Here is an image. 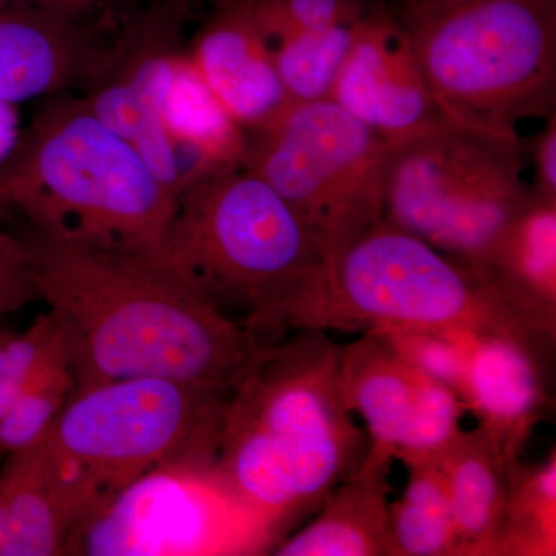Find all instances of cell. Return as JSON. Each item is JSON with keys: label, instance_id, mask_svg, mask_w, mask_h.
<instances>
[{"label": "cell", "instance_id": "6da1fadb", "mask_svg": "<svg viewBox=\"0 0 556 556\" xmlns=\"http://www.w3.org/2000/svg\"><path fill=\"white\" fill-rule=\"evenodd\" d=\"M76 390L161 378L230 397L273 340L222 313L163 255L20 236Z\"/></svg>", "mask_w": 556, "mask_h": 556}, {"label": "cell", "instance_id": "7a4b0ae2", "mask_svg": "<svg viewBox=\"0 0 556 556\" xmlns=\"http://www.w3.org/2000/svg\"><path fill=\"white\" fill-rule=\"evenodd\" d=\"M342 348L324 329L274 340L226 404L219 478L277 543L367 455L343 396Z\"/></svg>", "mask_w": 556, "mask_h": 556}, {"label": "cell", "instance_id": "3957f363", "mask_svg": "<svg viewBox=\"0 0 556 556\" xmlns=\"http://www.w3.org/2000/svg\"><path fill=\"white\" fill-rule=\"evenodd\" d=\"M177 197L83 98L47 104L0 166V212L83 247L161 255Z\"/></svg>", "mask_w": 556, "mask_h": 556}, {"label": "cell", "instance_id": "277c9868", "mask_svg": "<svg viewBox=\"0 0 556 556\" xmlns=\"http://www.w3.org/2000/svg\"><path fill=\"white\" fill-rule=\"evenodd\" d=\"M442 115L500 137L556 113V0H383Z\"/></svg>", "mask_w": 556, "mask_h": 556}, {"label": "cell", "instance_id": "5b68a950", "mask_svg": "<svg viewBox=\"0 0 556 556\" xmlns=\"http://www.w3.org/2000/svg\"><path fill=\"white\" fill-rule=\"evenodd\" d=\"M281 331L420 328L538 338L485 278L386 218L320 266L278 316Z\"/></svg>", "mask_w": 556, "mask_h": 556}, {"label": "cell", "instance_id": "8992f818", "mask_svg": "<svg viewBox=\"0 0 556 556\" xmlns=\"http://www.w3.org/2000/svg\"><path fill=\"white\" fill-rule=\"evenodd\" d=\"M161 255L265 340L278 309L324 263L287 201L247 167L207 175L179 193Z\"/></svg>", "mask_w": 556, "mask_h": 556}, {"label": "cell", "instance_id": "52a82bcc", "mask_svg": "<svg viewBox=\"0 0 556 556\" xmlns=\"http://www.w3.org/2000/svg\"><path fill=\"white\" fill-rule=\"evenodd\" d=\"M526 148L447 118L387 142L383 218L481 274L533 195Z\"/></svg>", "mask_w": 556, "mask_h": 556}, {"label": "cell", "instance_id": "ba28073f", "mask_svg": "<svg viewBox=\"0 0 556 556\" xmlns=\"http://www.w3.org/2000/svg\"><path fill=\"white\" fill-rule=\"evenodd\" d=\"M228 399L172 379L97 383L75 390L40 441L104 508L160 468L217 467Z\"/></svg>", "mask_w": 556, "mask_h": 556}, {"label": "cell", "instance_id": "9c48e42d", "mask_svg": "<svg viewBox=\"0 0 556 556\" xmlns=\"http://www.w3.org/2000/svg\"><path fill=\"white\" fill-rule=\"evenodd\" d=\"M387 142L328 100L291 104L247 131L243 167L287 201L324 262L383 217Z\"/></svg>", "mask_w": 556, "mask_h": 556}, {"label": "cell", "instance_id": "30bf717a", "mask_svg": "<svg viewBox=\"0 0 556 556\" xmlns=\"http://www.w3.org/2000/svg\"><path fill=\"white\" fill-rule=\"evenodd\" d=\"M343 396L365 420L369 447L405 467L438 463L466 412L455 391L407 364L376 329L342 348Z\"/></svg>", "mask_w": 556, "mask_h": 556}, {"label": "cell", "instance_id": "8fae6325", "mask_svg": "<svg viewBox=\"0 0 556 556\" xmlns=\"http://www.w3.org/2000/svg\"><path fill=\"white\" fill-rule=\"evenodd\" d=\"M100 28L25 0H0V102L17 105L97 83L119 54Z\"/></svg>", "mask_w": 556, "mask_h": 556}, {"label": "cell", "instance_id": "7c38bea8", "mask_svg": "<svg viewBox=\"0 0 556 556\" xmlns=\"http://www.w3.org/2000/svg\"><path fill=\"white\" fill-rule=\"evenodd\" d=\"M331 100L386 142L413 137L445 118L407 38L383 5L358 22Z\"/></svg>", "mask_w": 556, "mask_h": 556}, {"label": "cell", "instance_id": "4fadbf2b", "mask_svg": "<svg viewBox=\"0 0 556 556\" xmlns=\"http://www.w3.org/2000/svg\"><path fill=\"white\" fill-rule=\"evenodd\" d=\"M189 61L226 113L244 131L268 126L292 104L273 46L249 0H218L190 42Z\"/></svg>", "mask_w": 556, "mask_h": 556}, {"label": "cell", "instance_id": "5bb4252c", "mask_svg": "<svg viewBox=\"0 0 556 556\" xmlns=\"http://www.w3.org/2000/svg\"><path fill=\"white\" fill-rule=\"evenodd\" d=\"M7 456L0 471V556L65 554L100 514V501L42 441Z\"/></svg>", "mask_w": 556, "mask_h": 556}, {"label": "cell", "instance_id": "9a60e30c", "mask_svg": "<svg viewBox=\"0 0 556 556\" xmlns=\"http://www.w3.org/2000/svg\"><path fill=\"white\" fill-rule=\"evenodd\" d=\"M535 348L503 334H477L459 399L506 460L519 459L546 394Z\"/></svg>", "mask_w": 556, "mask_h": 556}, {"label": "cell", "instance_id": "2e32d148", "mask_svg": "<svg viewBox=\"0 0 556 556\" xmlns=\"http://www.w3.org/2000/svg\"><path fill=\"white\" fill-rule=\"evenodd\" d=\"M393 456L368 445L361 466L329 492L309 522L274 546L278 556H390Z\"/></svg>", "mask_w": 556, "mask_h": 556}, {"label": "cell", "instance_id": "e0dca14e", "mask_svg": "<svg viewBox=\"0 0 556 556\" xmlns=\"http://www.w3.org/2000/svg\"><path fill=\"white\" fill-rule=\"evenodd\" d=\"M479 276L547 343L556 332V200L533 190Z\"/></svg>", "mask_w": 556, "mask_h": 556}, {"label": "cell", "instance_id": "ac0fdd59", "mask_svg": "<svg viewBox=\"0 0 556 556\" xmlns=\"http://www.w3.org/2000/svg\"><path fill=\"white\" fill-rule=\"evenodd\" d=\"M447 486L457 555L496 556L507 464L481 427L460 430L438 459Z\"/></svg>", "mask_w": 556, "mask_h": 556}, {"label": "cell", "instance_id": "d6986e66", "mask_svg": "<svg viewBox=\"0 0 556 556\" xmlns=\"http://www.w3.org/2000/svg\"><path fill=\"white\" fill-rule=\"evenodd\" d=\"M87 89L83 100L94 116L124 139L178 199L186 189L185 169L156 109L137 80L116 61Z\"/></svg>", "mask_w": 556, "mask_h": 556}, {"label": "cell", "instance_id": "ffe728a7", "mask_svg": "<svg viewBox=\"0 0 556 556\" xmlns=\"http://www.w3.org/2000/svg\"><path fill=\"white\" fill-rule=\"evenodd\" d=\"M556 555V453L507 467V497L496 556Z\"/></svg>", "mask_w": 556, "mask_h": 556}, {"label": "cell", "instance_id": "44dd1931", "mask_svg": "<svg viewBox=\"0 0 556 556\" xmlns=\"http://www.w3.org/2000/svg\"><path fill=\"white\" fill-rule=\"evenodd\" d=\"M404 492L390 506V556H455L447 486L438 463L407 467Z\"/></svg>", "mask_w": 556, "mask_h": 556}, {"label": "cell", "instance_id": "7402d4cb", "mask_svg": "<svg viewBox=\"0 0 556 556\" xmlns=\"http://www.w3.org/2000/svg\"><path fill=\"white\" fill-rule=\"evenodd\" d=\"M357 24L300 33L273 43L277 73L292 104L331 98Z\"/></svg>", "mask_w": 556, "mask_h": 556}, {"label": "cell", "instance_id": "603a6c76", "mask_svg": "<svg viewBox=\"0 0 556 556\" xmlns=\"http://www.w3.org/2000/svg\"><path fill=\"white\" fill-rule=\"evenodd\" d=\"M75 390L64 346L38 369L0 419V452L10 455L46 437Z\"/></svg>", "mask_w": 556, "mask_h": 556}, {"label": "cell", "instance_id": "cb8c5ba5", "mask_svg": "<svg viewBox=\"0 0 556 556\" xmlns=\"http://www.w3.org/2000/svg\"><path fill=\"white\" fill-rule=\"evenodd\" d=\"M376 331L413 368L448 387L459 397L466 378L468 353L477 332L420 328H388Z\"/></svg>", "mask_w": 556, "mask_h": 556}, {"label": "cell", "instance_id": "d4e9b609", "mask_svg": "<svg viewBox=\"0 0 556 556\" xmlns=\"http://www.w3.org/2000/svg\"><path fill=\"white\" fill-rule=\"evenodd\" d=\"M270 46L277 40L334 25H354L383 5V0H249Z\"/></svg>", "mask_w": 556, "mask_h": 556}, {"label": "cell", "instance_id": "484cf974", "mask_svg": "<svg viewBox=\"0 0 556 556\" xmlns=\"http://www.w3.org/2000/svg\"><path fill=\"white\" fill-rule=\"evenodd\" d=\"M62 348L61 328L47 309L24 331L0 329V419L38 369Z\"/></svg>", "mask_w": 556, "mask_h": 556}, {"label": "cell", "instance_id": "4316f807", "mask_svg": "<svg viewBox=\"0 0 556 556\" xmlns=\"http://www.w3.org/2000/svg\"><path fill=\"white\" fill-rule=\"evenodd\" d=\"M27 254L20 236L0 226V317L36 302Z\"/></svg>", "mask_w": 556, "mask_h": 556}, {"label": "cell", "instance_id": "83f0119b", "mask_svg": "<svg viewBox=\"0 0 556 556\" xmlns=\"http://www.w3.org/2000/svg\"><path fill=\"white\" fill-rule=\"evenodd\" d=\"M546 121V127L533 142L536 185L532 189L544 199L556 200V113Z\"/></svg>", "mask_w": 556, "mask_h": 556}, {"label": "cell", "instance_id": "f1b7e54d", "mask_svg": "<svg viewBox=\"0 0 556 556\" xmlns=\"http://www.w3.org/2000/svg\"><path fill=\"white\" fill-rule=\"evenodd\" d=\"M40 9L53 11L61 16L80 22H98L97 14L101 13L112 0H25Z\"/></svg>", "mask_w": 556, "mask_h": 556}, {"label": "cell", "instance_id": "f546056e", "mask_svg": "<svg viewBox=\"0 0 556 556\" xmlns=\"http://www.w3.org/2000/svg\"><path fill=\"white\" fill-rule=\"evenodd\" d=\"M21 138L17 105L0 102V166L10 159Z\"/></svg>", "mask_w": 556, "mask_h": 556}, {"label": "cell", "instance_id": "4dcf8cb0", "mask_svg": "<svg viewBox=\"0 0 556 556\" xmlns=\"http://www.w3.org/2000/svg\"><path fill=\"white\" fill-rule=\"evenodd\" d=\"M197 2L206 3L207 7H211L214 5L215 2H218V0H197Z\"/></svg>", "mask_w": 556, "mask_h": 556}]
</instances>
